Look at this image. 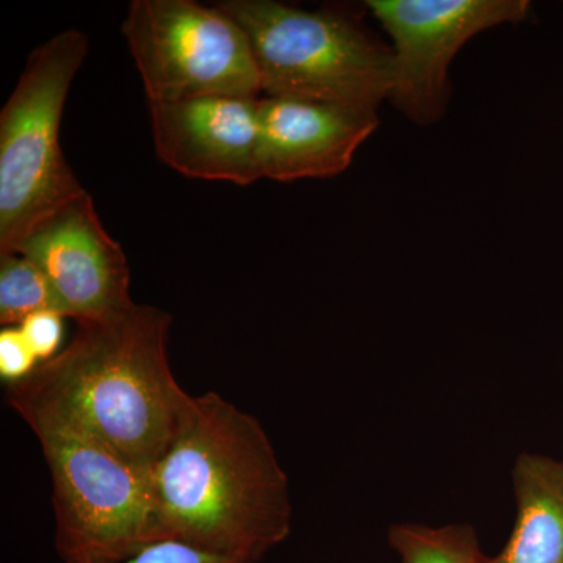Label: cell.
Returning <instances> with one entry per match:
<instances>
[{"label":"cell","mask_w":563,"mask_h":563,"mask_svg":"<svg viewBox=\"0 0 563 563\" xmlns=\"http://www.w3.org/2000/svg\"><path fill=\"white\" fill-rule=\"evenodd\" d=\"M169 328L172 314L143 303L79 321L68 346L7 387V399L29 426L63 422L152 468L195 398L169 365Z\"/></svg>","instance_id":"1"},{"label":"cell","mask_w":563,"mask_h":563,"mask_svg":"<svg viewBox=\"0 0 563 563\" xmlns=\"http://www.w3.org/2000/svg\"><path fill=\"white\" fill-rule=\"evenodd\" d=\"M14 252L38 266L65 318L102 320L135 303L128 257L88 191L36 225Z\"/></svg>","instance_id":"8"},{"label":"cell","mask_w":563,"mask_h":563,"mask_svg":"<svg viewBox=\"0 0 563 563\" xmlns=\"http://www.w3.org/2000/svg\"><path fill=\"white\" fill-rule=\"evenodd\" d=\"M258 103L235 96L150 103L155 151L181 176L247 187L263 179Z\"/></svg>","instance_id":"9"},{"label":"cell","mask_w":563,"mask_h":563,"mask_svg":"<svg viewBox=\"0 0 563 563\" xmlns=\"http://www.w3.org/2000/svg\"><path fill=\"white\" fill-rule=\"evenodd\" d=\"M60 312L49 282L21 252L0 254V324L16 328L32 314Z\"/></svg>","instance_id":"13"},{"label":"cell","mask_w":563,"mask_h":563,"mask_svg":"<svg viewBox=\"0 0 563 563\" xmlns=\"http://www.w3.org/2000/svg\"><path fill=\"white\" fill-rule=\"evenodd\" d=\"M388 540L401 563H487L468 525L398 523L391 526Z\"/></svg>","instance_id":"12"},{"label":"cell","mask_w":563,"mask_h":563,"mask_svg":"<svg viewBox=\"0 0 563 563\" xmlns=\"http://www.w3.org/2000/svg\"><path fill=\"white\" fill-rule=\"evenodd\" d=\"M66 563H242L228 555L211 553L202 548L169 537L144 540L128 553L111 559Z\"/></svg>","instance_id":"14"},{"label":"cell","mask_w":563,"mask_h":563,"mask_svg":"<svg viewBox=\"0 0 563 563\" xmlns=\"http://www.w3.org/2000/svg\"><path fill=\"white\" fill-rule=\"evenodd\" d=\"M63 320H65L63 314L54 310H44V312L32 314L18 325L40 363L51 361L63 350V333H65Z\"/></svg>","instance_id":"16"},{"label":"cell","mask_w":563,"mask_h":563,"mask_svg":"<svg viewBox=\"0 0 563 563\" xmlns=\"http://www.w3.org/2000/svg\"><path fill=\"white\" fill-rule=\"evenodd\" d=\"M155 537L261 562L291 532L288 477L257 418L214 391L152 465Z\"/></svg>","instance_id":"2"},{"label":"cell","mask_w":563,"mask_h":563,"mask_svg":"<svg viewBox=\"0 0 563 563\" xmlns=\"http://www.w3.org/2000/svg\"><path fill=\"white\" fill-rule=\"evenodd\" d=\"M250 40L262 92L269 98L339 103L376 113L390 96L391 51L333 10L274 0L218 3Z\"/></svg>","instance_id":"3"},{"label":"cell","mask_w":563,"mask_h":563,"mask_svg":"<svg viewBox=\"0 0 563 563\" xmlns=\"http://www.w3.org/2000/svg\"><path fill=\"white\" fill-rule=\"evenodd\" d=\"M31 429L51 470L63 562L118 558L154 539L151 468L63 422H33Z\"/></svg>","instance_id":"5"},{"label":"cell","mask_w":563,"mask_h":563,"mask_svg":"<svg viewBox=\"0 0 563 563\" xmlns=\"http://www.w3.org/2000/svg\"><path fill=\"white\" fill-rule=\"evenodd\" d=\"M261 166L277 181L322 179L346 172L377 114L339 103L261 98Z\"/></svg>","instance_id":"10"},{"label":"cell","mask_w":563,"mask_h":563,"mask_svg":"<svg viewBox=\"0 0 563 563\" xmlns=\"http://www.w3.org/2000/svg\"><path fill=\"white\" fill-rule=\"evenodd\" d=\"M391 36L388 99L420 125L442 120L450 99L448 70L466 41L488 29L528 18L526 0H369Z\"/></svg>","instance_id":"7"},{"label":"cell","mask_w":563,"mask_h":563,"mask_svg":"<svg viewBox=\"0 0 563 563\" xmlns=\"http://www.w3.org/2000/svg\"><path fill=\"white\" fill-rule=\"evenodd\" d=\"M122 33L150 103L210 96L262 98L250 40L218 5L133 0Z\"/></svg>","instance_id":"6"},{"label":"cell","mask_w":563,"mask_h":563,"mask_svg":"<svg viewBox=\"0 0 563 563\" xmlns=\"http://www.w3.org/2000/svg\"><path fill=\"white\" fill-rule=\"evenodd\" d=\"M87 54V36L74 29L40 44L0 111V254L87 192L60 146L63 110Z\"/></svg>","instance_id":"4"},{"label":"cell","mask_w":563,"mask_h":563,"mask_svg":"<svg viewBox=\"0 0 563 563\" xmlns=\"http://www.w3.org/2000/svg\"><path fill=\"white\" fill-rule=\"evenodd\" d=\"M41 365L21 329L0 331V377L7 387L22 383Z\"/></svg>","instance_id":"15"},{"label":"cell","mask_w":563,"mask_h":563,"mask_svg":"<svg viewBox=\"0 0 563 563\" xmlns=\"http://www.w3.org/2000/svg\"><path fill=\"white\" fill-rule=\"evenodd\" d=\"M517 523L487 563H563V462L525 453L514 466Z\"/></svg>","instance_id":"11"}]
</instances>
